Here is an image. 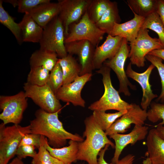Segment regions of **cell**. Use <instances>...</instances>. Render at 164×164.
<instances>
[{"instance_id": "cell-1", "label": "cell", "mask_w": 164, "mask_h": 164, "mask_svg": "<svg viewBox=\"0 0 164 164\" xmlns=\"http://www.w3.org/2000/svg\"><path fill=\"white\" fill-rule=\"evenodd\" d=\"M60 111L51 113L40 108L37 110L35 113V118L30 121L31 133L46 137L50 145L54 148L64 147L67 140L83 141L84 139L81 136L70 133L64 128L58 118Z\"/></svg>"}, {"instance_id": "cell-2", "label": "cell", "mask_w": 164, "mask_h": 164, "mask_svg": "<svg viewBox=\"0 0 164 164\" xmlns=\"http://www.w3.org/2000/svg\"><path fill=\"white\" fill-rule=\"evenodd\" d=\"M84 122L83 137L86 139L79 142L77 160L85 161L88 164H98L97 156L101 150L108 144L114 148L115 145L108 138L93 114L86 118Z\"/></svg>"}, {"instance_id": "cell-3", "label": "cell", "mask_w": 164, "mask_h": 164, "mask_svg": "<svg viewBox=\"0 0 164 164\" xmlns=\"http://www.w3.org/2000/svg\"><path fill=\"white\" fill-rule=\"evenodd\" d=\"M111 69L103 64L102 66L96 72L102 76V82L104 86V93L100 99L91 104L88 108L92 111H105L110 110L121 111L128 110L132 106L123 100L119 92L112 85L110 76Z\"/></svg>"}, {"instance_id": "cell-4", "label": "cell", "mask_w": 164, "mask_h": 164, "mask_svg": "<svg viewBox=\"0 0 164 164\" xmlns=\"http://www.w3.org/2000/svg\"><path fill=\"white\" fill-rule=\"evenodd\" d=\"M31 133L29 125L22 126L19 124L6 126L0 124V164H8L16 155L23 136Z\"/></svg>"}, {"instance_id": "cell-5", "label": "cell", "mask_w": 164, "mask_h": 164, "mask_svg": "<svg viewBox=\"0 0 164 164\" xmlns=\"http://www.w3.org/2000/svg\"><path fill=\"white\" fill-rule=\"evenodd\" d=\"M64 28L58 15L55 17L43 29L39 42L40 49L56 53L59 58L66 56L65 46Z\"/></svg>"}, {"instance_id": "cell-6", "label": "cell", "mask_w": 164, "mask_h": 164, "mask_svg": "<svg viewBox=\"0 0 164 164\" xmlns=\"http://www.w3.org/2000/svg\"><path fill=\"white\" fill-rule=\"evenodd\" d=\"M105 34L89 18L86 12L79 21L69 26L68 34L65 37V43L86 40L96 47L103 39Z\"/></svg>"}, {"instance_id": "cell-7", "label": "cell", "mask_w": 164, "mask_h": 164, "mask_svg": "<svg viewBox=\"0 0 164 164\" xmlns=\"http://www.w3.org/2000/svg\"><path fill=\"white\" fill-rule=\"evenodd\" d=\"M24 91L13 95L0 96V108L2 111L0 119L5 125L12 123L18 125L21 121L28 105Z\"/></svg>"}, {"instance_id": "cell-8", "label": "cell", "mask_w": 164, "mask_h": 164, "mask_svg": "<svg viewBox=\"0 0 164 164\" xmlns=\"http://www.w3.org/2000/svg\"><path fill=\"white\" fill-rule=\"evenodd\" d=\"M129 43L130 51L128 57L132 65L138 67H144L145 56L149 52L163 48L159 39L151 37L146 29L141 28L135 39Z\"/></svg>"}, {"instance_id": "cell-9", "label": "cell", "mask_w": 164, "mask_h": 164, "mask_svg": "<svg viewBox=\"0 0 164 164\" xmlns=\"http://www.w3.org/2000/svg\"><path fill=\"white\" fill-rule=\"evenodd\" d=\"M23 88L26 97L31 99L40 108L51 113L62 110L60 101L47 84L39 86L26 82Z\"/></svg>"}, {"instance_id": "cell-10", "label": "cell", "mask_w": 164, "mask_h": 164, "mask_svg": "<svg viewBox=\"0 0 164 164\" xmlns=\"http://www.w3.org/2000/svg\"><path fill=\"white\" fill-rule=\"evenodd\" d=\"M128 43L126 39L123 38L117 53L112 58L105 61L103 64L109 67L116 74L119 82V92L123 93L126 96H130L131 94L128 87L133 90L136 88V86L128 80L125 70V63L130 51V46Z\"/></svg>"}, {"instance_id": "cell-11", "label": "cell", "mask_w": 164, "mask_h": 164, "mask_svg": "<svg viewBox=\"0 0 164 164\" xmlns=\"http://www.w3.org/2000/svg\"><path fill=\"white\" fill-rule=\"evenodd\" d=\"M91 0H59L60 12L58 16L63 24L65 37L69 27L78 22L86 12Z\"/></svg>"}, {"instance_id": "cell-12", "label": "cell", "mask_w": 164, "mask_h": 164, "mask_svg": "<svg viewBox=\"0 0 164 164\" xmlns=\"http://www.w3.org/2000/svg\"><path fill=\"white\" fill-rule=\"evenodd\" d=\"M65 46L68 54L77 56L81 68L80 76L92 73V71L94 70L93 59L95 47L86 40L65 43Z\"/></svg>"}, {"instance_id": "cell-13", "label": "cell", "mask_w": 164, "mask_h": 164, "mask_svg": "<svg viewBox=\"0 0 164 164\" xmlns=\"http://www.w3.org/2000/svg\"><path fill=\"white\" fill-rule=\"evenodd\" d=\"M132 107L117 119L111 126L105 131L110 136L114 133H123L127 131L131 125L143 126L147 119V111L139 105L132 103Z\"/></svg>"}, {"instance_id": "cell-14", "label": "cell", "mask_w": 164, "mask_h": 164, "mask_svg": "<svg viewBox=\"0 0 164 164\" xmlns=\"http://www.w3.org/2000/svg\"><path fill=\"white\" fill-rule=\"evenodd\" d=\"M92 75L87 73L79 76L73 82L63 85L55 94L57 98L74 106L84 108L85 102L81 96V91L86 83L91 80Z\"/></svg>"}, {"instance_id": "cell-15", "label": "cell", "mask_w": 164, "mask_h": 164, "mask_svg": "<svg viewBox=\"0 0 164 164\" xmlns=\"http://www.w3.org/2000/svg\"><path fill=\"white\" fill-rule=\"evenodd\" d=\"M149 127L145 126L135 125L132 131L127 134L114 133L109 136L115 142V152L111 160V164H115L125 148L128 144L134 145L138 141L143 140L147 136Z\"/></svg>"}, {"instance_id": "cell-16", "label": "cell", "mask_w": 164, "mask_h": 164, "mask_svg": "<svg viewBox=\"0 0 164 164\" xmlns=\"http://www.w3.org/2000/svg\"><path fill=\"white\" fill-rule=\"evenodd\" d=\"M131 62L128 65L125 71L128 77L131 78L138 82L141 86L142 91V96L141 102V108L146 110L150 105L152 101L158 97L153 93L151 85L149 82V78L155 66L151 64L144 72L138 73L133 70Z\"/></svg>"}, {"instance_id": "cell-17", "label": "cell", "mask_w": 164, "mask_h": 164, "mask_svg": "<svg viewBox=\"0 0 164 164\" xmlns=\"http://www.w3.org/2000/svg\"><path fill=\"white\" fill-rule=\"evenodd\" d=\"M123 38L108 35L104 43L95 47L93 59L94 69H99L106 60L112 58L119 51Z\"/></svg>"}, {"instance_id": "cell-18", "label": "cell", "mask_w": 164, "mask_h": 164, "mask_svg": "<svg viewBox=\"0 0 164 164\" xmlns=\"http://www.w3.org/2000/svg\"><path fill=\"white\" fill-rule=\"evenodd\" d=\"M133 12L134 17L132 19L122 23H115L112 31L109 35L125 38L129 43L133 42L137 37L145 18Z\"/></svg>"}, {"instance_id": "cell-19", "label": "cell", "mask_w": 164, "mask_h": 164, "mask_svg": "<svg viewBox=\"0 0 164 164\" xmlns=\"http://www.w3.org/2000/svg\"><path fill=\"white\" fill-rule=\"evenodd\" d=\"M147 155L152 164H164V139L155 128L149 131L146 141Z\"/></svg>"}, {"instance_id": "cell-20", "label": "cell", "mask_w": 164, "mask_h": 164, "mask_svg": "<svg viewBox=\"0 0 164 164\" xmlns=\"http://www.w3.org/2000/svg\"><path fill=\"white\" fill-rule=\"evenodd\" d=\"M41 137L46 148L53 156L65 164H71L72 162L77 160L79 142L70 140L68 146L54 148L50 145L46 137L43 135H41Z\"/></svg>"}, {"instance_id": "cell-21", "label": "cell", "mask_w": 164, "mask_h": 164, "mask_svg": "<svg viewBox=\"0 0 164 164\" xmlns=\"http://www.w3.org/2000/svg\"><path fill=\"white\" fill-rule=\"evenodd\" d=\"M60 12V5L57 3L50 2L40 5L31 10L28 14L35 22L44 29Z\"/></svg>"}, {"instance_id": "cell-22", "label": "cell", "mask_w": 164, "mask_h": 164, "mask_svg": "<svg viewBox=\"0 0 164 164\" xmlns=\"http://www.w3.org/2000/svg\"><path fill=\"white\" fill-rule=\"evenodd\" d=\"M19 23L23 42L39 43L43 29L35 22L29 14H25Z\"/></svg>"}, {"instance_id": "cell-23", "label": "cell", "mask_w": 164, "mask_h": 164, "mask_svg": "<svg viewBox=\"0 0 164 164\" xmlns=\"http://www.w3.org/2000/svg\"><path fill=\"white\" fill-rule=\"evenodd\" d=\"M59 59L56 53L39 49L32 54L29 59V64L30 67H42L50 72Z\"/></svg>"}, {"instance_id": "cell-24", "label": "cell", "mask_w": 164, "mask_h": 164, "mask_svg": "<svg viewBox=\"0 0 164 164\" xmlns=\"http://www.w3.org/2000/svg\"><path fill=\"white\" fill-rule=\"evenodd\" d=\"M121 21L117 3L114 1L112 2L109 7L95 24L101 30L109 35L112 31L115 23H120Z\"/></svg>"}, {"instance_id": "cell-25", "label": "cell", "mask_w": 164, "mask_h": 164, "mask_svg": "<svg viewBox=\"0 0 164 164\" xmlns=\"http://www.w3.org/2000/svg\"><path fill=\"white\" fill-rule=\"evenodd\" d=\"M62 68L63 75V85L69 84L80 76L81 68L80 64L73 55L68 54L58 60Z\"/></svg>"}, {"instance_id": "cell-26", "label": "cell", "mask_w": 164, "mask_h": 164, "mask_svg": "<svg viewBox=\"0 0 164 164\" xmlns=\"http://www.w3.org/2000/svg\"><path fill=\"white\" fill-rule=\"evenodd\" d=\"M157 0H127V2L133 12L147 17L155 12Z\"/></svg>"}, {"instance_id": "cell-27", "label": "cell", "mask_w": 164, "mask_h": 164, "mask_svg": "<svg viewBox=\"0 0 164 164\" xmlns=\"http://www.w3.org/2000/svg\"><path fill=\"white\" fill-rule=\"evenodd\" d=\"M3 1L0 0V22L12 32L19 44L23 42L21 30L19 23H16L14 18L4 9Z\"/></svg>"}, {"instance_id": "cell-28", "label": "cell", "mask_w": 164, "mask_h": 164, "mask_svg": "<svg viewBox=\"0 0 164 164\" xmlns=\"http://www.w3.org/2000/svg\"><path fill=\"white\" fill-rule=\"evenodd\" d=\"M111 2L109 0H91L86 11L89 18L96 23L109 7Z\"/></svg>"}, {"instance_id": "cell-29", "label": "cell", "mask_w": 164, "mask_h": 164, "mask_svg": "<svg viewBox=\"0 0 164 164\" xmlns=\"http://www.w3.org/2000/svg\"><path fill=\"white\" fill-rule=\"evenodd\" d=\"M141 28L150 29L155 32L164 48V26L156 12H154L145 18Z\"/></svg>"}, {"instance_id": "cell-30", "label": "cell", "mask_w": 164, "mask_h": 164, "mask_svg": "<svg viewBox=\"0 0 164 164\" xmlns=\"http://www.w3.org/2000/svg\"><path fill=\"white\" fill-rule=\"evenodd\" d=\"M127 111L125 110L114 113H107L104 111H93L92 114L101 129L105 131Z\"/></svg>"}, {"instance_id": "cell-31", "label": "cell", "mask_w": 164, "mask_h": 164, "mask_svg": "<svg viewBox=\"0 0 164 164\" xmlns=\"http://www.w3.org/2000/svg\"><path fill=\"white\" fill-rule=\"evenodd\" d=\"M50 71L42 67H30L28 74L27 82L30 84L42 86L46 84L48 81Z\"/></svg>"}, {"instance_id": "cell-32", "label": "cell", "mask_w": 164, "mask_h": 164, "mask_svg": "<svg viewBox=\"0 0 164 164\" xmlns=\"http://www.w3.org/2000/svg\"><path fill=\"white\" fill-rule=\"evenodd\" d=\"M38 152L35 156L32 158V164H65L50 154L46 148L41 137Z\"/></svg>"}, {"instance_id": "cell-33", "label": "cell", "mask_w": 164, "mask_h": 164, "mask_svg": "<svg viewBox=\"0 0 164 164\" xmlns=\"http://www.w3.org/2000/svg\"><path fill=\"white\" fill-rule=\"evenodd\" d=\"M63 75L62 68L58 61L50 72L46 84L55 94L63 85Z\"/></svg>"}, {"instance_id": "cell-34", "label": "cell", "mask_w": 164, "mask_h": 164, "mask_svg": "<svg viewBox=\"0 0 164 164\" xmlns=\"http://www.w3.org/2000/svg\"><path fill=\"white\" fill-rule=\"evenodd\" d=\"M150 105V108L147 111V119L153 123L162 120L157 125H164V104L153 102Z\"/></svg>"}, {"instance_id": "cell-35", "label": "cell", "mask_w": 164, "mask_h": 164, "mask_svg": "<svg viewBox=\"0 0 164 164\" xmlns=\"http://www.w3.org/2000/svg\"><path fill=\"white\" fill-rule=\"evenodd\" d=\"M145 59L153 65L157 69L161 80L162 90L160 95L157 99V101L164 103V64L162 60L159 57L154 55L147 54Z\"/></svg>"}, {"instance_id": "cell-36", "label": "cell", "mask_w": 164, "mask_h": 164, "mask_svg": "<svg viewBox=\"0 0 164 164\" xmlns=\"http://www.w3.org/2000/svg\"><path fill=\"white\" fill-rule=\"evenodd\" d=\"M50 0H19L18 12L28 13L32 9L41 4L50 2Z\"/></svg>"}, {"instance_id": "cell-37", "label": "cell", "mask_w": 164, "mask_h": 164, "mask_svg": "<svg viewBox=\"0 0 164 164\" xmlns=\"http://www.w3.org/2000/svg\"><path fill=\"white\" fill-rule=\"evenodd\" d=\"M110 146L108 144L102 149L99 153V158L97 159L98 164H110L108 163L104 159L105 152ZM135 156L132 154H128L123 157L115 164H133Z\"/></svg>"}, {"instance_id": "cell-38", "label": "cell", "mask_w": 164, "mask_h": 164, "mask_svg": "<svg viewBox=\"0 0 164 164\" xmlns=\"http://www.w3.org/2000/svg\"><path fill=\"white\" fill-rule=\"evenodd\" d=\"M36 148L32 145H20L18 148L16 155L17 157L22 159L29 156L34 158L37 152L35 150Z\"/></svg>"}, {"instance_id": "cell-39", "label": "cell", "mask_w": 164, "mask_h": 164, "mask_svg": "<svg viewBox=\"0 0 164 164\" xmlns=\"http://www.w3.org/2000/svg\"><path fill=\"white\" fill-rule=\"evenodd\" d=\"M40 138L41 135L38 134L32 133L26 134L23 136L19 146L32 145L38 149L40 145Z\"/></svg>"}, {"instance_id": "cell-40", "label": "cell", "mask_w": 164, "mask_h": 164, "mask_svg": "<svg viewBox=\"0 0 164 164\" xmlns=\"http://www.w3.org/2000/svg\"><path fill=\"white\" fill-rule=\"evenodd\" d=\"M164 26V0H157L156 10Z\"/></svg>"}, {"instance_id": "cell-41", "label": "cell", "mask_w": 164, "mask_h": 164, "mask_svg": "<svg viewBox=\"0 0 164 164\" xmlns=\"http://www.w3.org/2000/svg\"><path fill=\"white\" fill-rule=\"evenodd\" d=\"M148 54L158 57L164 61V48L153 50Z\"/></svg>"}, {"instance_id": "cell-42", "label": "cell", "mask_w": 164, "mask_h": 164, "mask_svg": "<svg viewBox=\"0 0 164 164\" xmlns=\"http://www.w3.org/2000/svg\"><path fill=\"white\" fill-rule=\"evenodd\" d=\"M155 129L159 135L164 139V125H156Z\"/></svg>"}, {"instance_id": "cell-43", "label": "cell", "mask_w": 164, "mask_h": 164, "mask_svg": "<svg viewBox=\"0 0 164 164\" xmlns=\"http://www.w3.org/2000/svg\"><path fill=\"white\" fill-rule=\"evenodd\" d=\"M8 164H25L21 159L18 157L14 158L12 161Z\"/></svg>"}, {"instance_id": "cell-44", "label": "cell", "mask_w": 164, "mask_h": 164, "mask_svg": "<svg viewBox=\"0 0 164 164\" xmlns=\"http://www.w3.org/2000/svg\"><path fill=\"white\" fill-rule=\"evenodd\" d=\"M3 2L9 3L13 6L15 7L18 6V0H5L3 1Z\"/></svg>"}, {"instance_id": "cell-45", "label": "cell", "mask_w": 164, "mask_h": 164, "mask_svg": "<svg viewBox=\"0 0 164 164\" xmlns=\"http://www.w3.org/2000/svg\"><path fill=\"white\" fill-rule=\"evenodd\" d=\"M142 164H152L151 162L148 157H147L145 159L143 160Z\"/></svg>"}]
</instances>
